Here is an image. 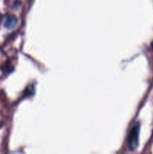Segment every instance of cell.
I'll return each instance as SVG.
<instances>
[{
  "label": "cell",
  "instance_id": "1",
  "mask_svg": "<svg viewBox=\"0 0 153 154\" xmlns=\"http://www.w3.org/2000/svg\"><path fill=\"white\" fill-rule=\"evenodd\" d=\"M140 125L139 122L134 123L128 135V147L130 151H134L139 144V135Z\"/></svg>",
  "mask_w": 153,
  "mask_h": 154
},
{
  "label": "cell",
  "instance_id": "2",
  "mask_svg": "<svg viewBox=\"0 0 153 154\" xmlns=\"http://www.w3.org/2000/svg\"><path fill=\"white\" fill-rule=\"evenodd\" d=\"M17 25V19L14 15H8L4 22V27L7 29H13Z\"/></svg>",
  "mask_w": 153,
  "mask_h": 154
},
{
  "label": "cell",
  "instance_id": "3",
  "mask_svg": "<svg viewBox=\"0 0 153 154\" xmlns=\"http://www.w3.org/2000/svg\"><path fill=\"white\" fill-rule=\"evenodd\" d=\"M1 20H2V15L0 14V21H1Z\"/></svg>",
  "mask_w": 153,
  "mask_h": 154
}]
</instances>
